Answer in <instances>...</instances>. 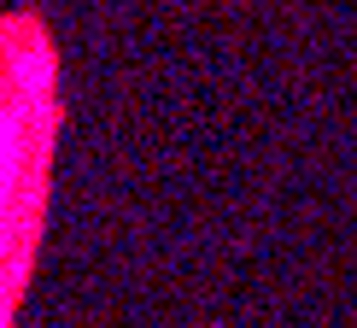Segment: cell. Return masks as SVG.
<instances>
[{
    "instance_id": "1",
    "label": "cell",
    "mask_w": 357,
    "mask_h": 328,
    "mask_svg": "<svg viewBox=\"0 0 357 328\" xmlns=\"http://www.w3.org/2000/svg\"><path fill=\"white\" fill-rule=\"evenodd\" d=\"M6 112H0V328L12 317V293L24 281L29 234H36V193H41V147L53 141V65L29 77H0Z\"/></svg>"
}]
</instances>
